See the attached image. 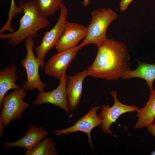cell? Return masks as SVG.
I'll use <instances>...</instances> for the list:
<instances>
[{
  "label": "cell",
  "mask_w": 155,
  "mask_h": 155,
  "mask_svg": "<svg viewBox=\"0 0 155 155\" xmlns=\"http://www.w3.org/2000/svg\"><path fill=\"white\" fill-rule=\"evenodd\" d=\"M97 47L96 57L87 69L88 76L108 81L123 79L131 70L130 56L125 45L107 38Z\"/></svg>",
  "instance_id": "cell-1"
},
{
  "label": "cell",
  "mask_w": 155,
  "mask_h": 155,
  "mask_svg": "<svg viewBox=\"0 0 155 155\" xmlns=\"http://www.w3.org/2000/svg\"><path fill=\"white\" fill-rule=\"evenodd\" d=\"M18 6L24 13L23 16L18 20V29L9 34L0 33L1 40H7L8 43L12 45L20 44L29 37H37L38 32L51 24L47 18L41 13L34 0L19 1Z\"/></svg>",
  "instance_id": "cell-2"
},
{
  "label": "cell",
  "mask_w": 155,
  "mask_h": 155,
  "mask_svg": "<svg viewBox=\"0 0 155 155\" xmlns=\"http://www.w3.org/2000/svg\"><path fill=\"white\" fill-rule=\"evenodd\" d=\"M118 17L117 13L110 8H100L91 13L90 23L87 28L86 36L80 44L82 48L89 44L97 46L106 38V31L110 24Z\"/></svg>",
  "instance_id": "cell-3"
},
{
  "label": "cell",
  "mask_w": 155,
  "mask_h": 155,
  "mask_svg": "<svg viewBox=\"0 0 155 155\" xmlns=\"http://www.w3.org/2000/svg\"><path fill=\"white\" fill-rule=\"evenodd\" d=\"M34 41L32 37L26 39L25 46L27 51L26 58L21 61L22 67L26 71L27 80L22 84V86L26 91L38 89L39 92L44 91L46 84L42 82L39 75V68H44L45 63L44 60L36 57L33 50Z\"/></svg>",
  "instance_id": "cell-4"
},
{
  "label": "cell",
  "mask_w": 155,
  "mask_h": 155,
  "mask_svg": "<svg viewBox=\"0 0 155 155\" xmlns=\"http://www.w3.org/2000/svg\"><path fill=\"white\" fill-rule=\"evenodd\" d=\"M27 95L26 90L22 86L4 96L0 117L5 127L12 121L21 119L23 111L29 107V104L23 100Z\"/></svg>",
  "instance_id": "cell-5"
},
{
  "label": "cell",
  "mask_w": 155,
  "mask_h": 155,
  "mask_svg": "<svg viewBox=\"0 0 155 155\" xmlns=\"http://www.w3.org/2000/svg\"><path fill=\"white\" fill-rule=\"evenodd\" d=\"M111 94L114 99L113 105L110 107L106 104L103 105L102 110L98 116L102 120L100 127L102 131L115 136L110 129L112 124L115 122L122 114L129 112H136L139 108L136 106L128 105L120 102L117 98L118 92L117 90L111 91Z\"/></svg>",
  "instance_id": "cell-6"
},
{
  "label": "cell",
  "mask_w": 155,
  "mask_h": 155,
  "mask_svg": "<svg viewBox=\"0 0 155 155\" xmlns=\"http://www.w3.org/2000/svg\"><path fill=\"white\" fill-rule=\"evenodd\" d=\"M67 14L66 7L62 4L60 8V16L57 23L50 30L46 31L40 44L34 49L38 58L44 60L46 53L55 47L63 32Z\"/></svg>",
  "instance_id": "cell-7"
},
{
  "label": "cell",
  "mask_w": 155,
  "mask_h": 155,
  "mask_svg": "<svg viewBox=\"0 0 155 155\" xmlns=\"http://www.w3.org/2000/svg\"><path fill=\"white\" fill-rule=\"evenodd\" d=\"M82 48L79 45L65 50L51 56L44 67L45 74L61 80L66 74L69 64Z\"/></svg>",
  "instance_id": "cell-8"
},
{
  "label": "cell",
  "mask_w": 155,
  "mask_h": 155,
  "mask_svg": "<svg viewBox=\"0 0 155 155\" xmlns=\"http://www.w3.org/2000/svg\"><path fill=\"white\" fill-rule=\"evenodd\" d=\"M100 108V107L97 105L92 106L87 114L77 121L73 125L66 129H56L54 131V134L60 136L77 131L84 132L88 135L89 145L94 150L90 133L94 128L102 123V120L97 114V111Z\"/></svg>",
  "instance_id": "cell-9"
},
{
  "label": "cell",
  "mask_w": 155,
  "mask_h": 155,
  "mask_svg": "<svg viewBox=\"0 0 155 155\" xmlns=\"http://www.w3.org/2000/svg\"><path fill=\"white\" fill-rule=\"evenodd\" d=\"M67 75H64L60 80L57 87L52 91L39 92L37 97L33 102L36 105L46 103L52 104L63 110L69 114L70 110L69 106L66 93Z\"/></svg>",
  "instance_id": "cell-10"
},
{
  "label": "cell",
  "mask_w": 155,
  "mask_h": 155,
  "mask_svg": "<svg viewBox=\"0 0 155 155\" xmlns=\"http://www.w3.org/2000/svg\"><path fill=\"white\" fill-rule=\"evenodd\" d=\"M87 28L67 21L63 34L55 47L58 52L74 47L86 36Z\"/></svg>",
  "instance_id": "cell-11"
},
{
  "label": "cell",
  "mask_w": 155,
  "mask_h": 155,
  "mask_svg": "<svg viewBox=\"0 0 155 155\" xmlns=\"http://www.w3.org/2000/svg\"><path fill=\"white\" fill-rule=\"evenodd\" d=\"M49 135V132L43 127H37L33 125H30L24 137L14 142H5L3 144V150L5 151L10 147H16L25 148L27 150H31Z\"/></svg>",
  "instance_id": "cell-12"
},
{
  "label": "cell",
  "mask_w": 155,
  "mask_h": 155,
  "mask_svg": "<svg viewBox=\"0 0 155 155\" xmlns=\"http://www.w3.org/2000/svg\"><path fill=\"white\" fill-rule=\"evenodd\" d=\"M88 76L87 69H85L68 77L66 93L69 106L71 112L76 109L80 103L83 82Z\"/></svg>",
  "instance_id": "cell-13"
},
{
  "label": "cell",
  "mask_w": 155,
  "mask_h": 155,
  "mask_svg": "<svg viewBox=\"0 0 155 155\" xmlns=\"http://www.w3.org/2000/svg\"><path fill=\"white\" fill-rule=\"evenodd\" d=\"M17 67L11 65L0 71V110L3 108L2 100L7 92L11 89L20 88L16 82L19 77L16 73Z\"/></svg>",
  "instance_id": "cell-14"
},
{
  "label": "cell",
  "mask_w": 155,
  "mask_h": 155,
  "mask_svg": "<svg viewBox=\"0 0 155 155\" xmlns=\"http://www.w3.org/2000/svg\"><path fill=\"white\" fill-rule=\"evenodd\" d=\"M149 99L143 108L137 111L135 129H141L153 124L155 118V90L150 92Z\"/></svg>",
  "instance_id": "cell-15"
},
{
  "label": "cell",
  "mask_w": 155,
  "mask_h": 155,
  "mask_svg": "<svg viewBox=\"0 0 155 155\" xmlns=\"http://www.w3.org/2000/svg\"><path fill=\"white\" fill-rule=\"evenodd\" d=\"M138 66L135 70L126 73L123 79L140 78L145 80L150 92L154 90L153 84L155 80V63H148L137 61Z\"/></svg>",
  "instance_id": "cell-16"
},
{
  "label": "cell",
  "mask_w": 155,
  "mask_h": 155,
  "mask_svg": "<svg viewBox=\"0 0 155 155\" xmlns=\"http://www.w3.org/2000/svg\"><path fill=\"white\" fill-rule=\"evenodd\" d=\"M55 145L51 137H46L41 140L34 148L27 150L25 155H58Z\"/></svg>",
  "instance_id": "cell-17"
},
{
  "label": "cell",
  "mask_w": 155,
  "mask_h": 155,
  "mask_svg": "<svg viewBox=\"0 0 155 155\" xmlns=\"http://www.w3.org/2000/svg\"><path fill=\"white\" fill-rule=\"evenodd\" d=\"M41 13L47 18L60 9L63 0H34Z\"/></svg>",
  "instance_id": "cell-18"
},
{
  "label": "cell",
  "mask_w": 155,
  "mask_h": 155,
  "mask_svg": "<svg viewBox=\"0 0 155 155\" xmlns=\"http://www.w3.org/2000/svg\"><path fill=\"white\" fill-rule=\"evenodd\" d=\"M133 0H121L119 4L120 10L123 12L125 11L130 4Z\"/></svg>",
  "instance_id": "cell-19"
},
{
  "label": "cell",
  "mask_w": 155,
  "mask_h": 155,
  "mask_svg": "<svg viewBox=\"0 0 155 155\" xmlns=\"http://www.w3.org/2000/svg\"><path fill=\"white\" fill-rule=\"evenodd\" d=\"M146 127L148 131L155 137V125L153 124L147 126Z\"/></svg>",
  "instance_id": "cell-20"
},
{
  "label": "cell",
  "mask_w": 155,
  "mask_h": 155,
  "mask_svg": "<svg viewBox=\"0 0 155 155\" xmlns=\"http://www.w3.org/2000/svg\"><path fill=\"white\" fill-rule=\"evenodd\" d=\"M18 9V7L17 6L15 3V0H11L10 7L9 10L12 11L17 10Z\"/></svg>",
  "instance_id": "cell-21"
},
{
  "label": "cell",
  "mask_w": 155,
  "mask_h": 155,
  "mask_svg": "<svg viewBox=\"0 0 155 155\" xmlns=\"http://www.w3.org/2000/svg\"><path fill=\"white\" fill-rule=\"evenodd\" d=\"M5 127L2 120L0 117V137L1 138L3 135Z\"/></svg>",
  "instance_id": "cell-22"
},
{
  "label": "cell",
  "mask_w": 155,
  "mask_h": 155,
  "mask_svg": "<svg viewBox=\"0 0 155 155\" xmlns=\"http://www.w3.org/2000/svg\"><path fill=\"white\" fill-rule=\"evenodd\" d=\"M90 0H83V5L84 6L86 7L89 5Z\"/></svg>",
  "instance_id": "cell-23"
},
{
  "label": "cell",
  "mask_w": 155,
  "mask_h": 155,
  "mask_svg": "<svg viewBox=\"0 0 155 155\" xmlns=\"http://www.w3.org/2000/svg\"><path fill=\"white\" fill-rule=\"evenodd\" d=\"M150 155H155V150L152 151L150 153Z\"/></svg>",
  "instance_id": "cell-24"
},
{
  "label": "cell",
  "mask_w": 155,
  "mask_h": 155,
  "mask_svg": "<svg viewBox=\"0 0 155 155\" xmlns=\"http://www.w3.org/2000/svg\"><path fill=\"white\" fill-rule=\"evenodd\" d=\"M153 124L155 125V123H154Z\"/></svg>",
  "instance_id": "cell-25"
},
{
  "label": "cell",
  "mask_w": 155,
  "mask_h": 155,
  "mask_svg": "<svg viewBox=\"0 0 155 155\" xmlns=\"http://www.w3.org/2000/svg\"><path fill=\"white\" fill-rule=\"evenodd\" d=\"M0 1H1V0H0Z\"/></svg>",
  "instance_id": "cell-26"
}]
</instances>
